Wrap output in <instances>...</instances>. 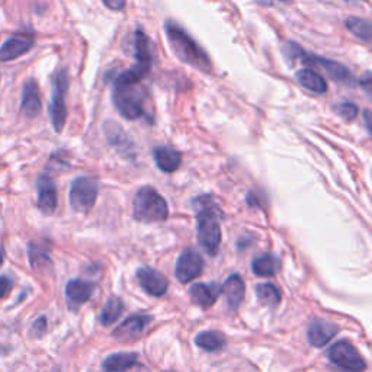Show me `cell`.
<instances>
[{"label": "cell", "mask_w": 372, "mask_h": 372, "mask_svg": "<svg viewBox=\"0 0 372 372\" xmlns=\"http://www.w3.org/2000/svg\"><path fill=\"white\" fill-rule=\"evenodd\" d=\"M164 31L172 49L175 52L179 60L203 73L211 71V60L207 53L176 22L166 20Z\"/></svg>", "instance_id": "obj_1"}, {"label": "cell", "mask_w": 372, "mask_h": 372, "mask_svg": "<svg viewBox=\"0 0 372 372\" xmlns=\"http://www.w3.org/2000/svg\"><path fill=\"white\" fill-rule=\"evenodd\" d=\"M198 243L210 256H217L221 244V229L218 215L208 195L195 200Z\"/></svg>", "instance_id": "obj_2"}, {"label": "cell", "mask_w": 372, "mask_h": 372, "mask_svg": "<svg viewBox=\"0 0 372 372\" xmlns=\"http://www.w3.org/2000/svg\"><path fill=\"white\" fill-rule=\"evenodd\" d=\"M134 218L141 222L164 221L169 208L164 198L152 186H143L137 191L133 201Z\"/></svg>", "instance_id": "obj_3"}, {"label": "cell", "mask_w": 372, "mask_h": 372, "mask_svg": "<svg viewBox=\"0 0 372 372\" xmlns=\"http://www.w3.org/2000/svg\"><path fill=\"white\" fill-rule=\"evenodd\" d=\"M284 54L285 57H288L291 61L300 59L301 61H304L308 66H313L316 68L323 70L325 73H328L329 76L336 80V82H342V83H349L352 80V74L349 71V68H346L343 64L329 60V59H323V57H318V56H310L307 54L304 49L292 41H289L285 47H284Z\"/></svg>", "instance_id": "obj_4"}, {"label": "cell", "mask_w": 372, "mask_h": 372, "mask_svg": "<svg viewBox=\"0 0 372 372\" xmlns=\"http://www.w3.org/2000/svg\"><path fill=\"white\" fill-rule=\"evenodd\" d=\"M140 83L115 82L112 99L118 112L127 119H138L144 115V101L138 88Z\"/></svg>", "instance_id": "obj_5"}, {"label": "cell", "mask_w": 372, "mask_h": 372, "mask_svg": "<svg viewBox=\"0 0 372 372\" xmlns=\"http://www.w3.org/2000/svg\"><path fill=\"white\" fill-rule=\"evenodd\" d=\"M67 89H68V76H67L66 68H61L54 74V78H53V97H52V104H49V116H52L53 127L57 133H61L66 126Z\"/></svg>", "instance_id": "obj_6"}, {"label": "cell", "mask_w": 372, "mask_h": 372, "mask_svg": "<svg viewBox=\"0 0 372 372\" xmlns=\"http://www.w3.org/2000/svg\"><path fill=\"white\" fill-rule=\"evenodd\" d=\"M97 198V181L92 176H80L70 186L68 201L76 212H89Z\"/></svg>", "instance_id": "obj_7"}, {"label": "cell", "mask_w": 372, "mask_h": 372, "mask_svg": "<svg viewBox=\"0 0 372 372\" xmlns=\"http://www.w3.org/2000/svg\"><path fill=\"white\" fill-rule=\"evenodd\" d=\"M330 362L344 372H364L366 362L348 340H340L329 349Z\"/></svg>", "instance_id": "obj_8"}, {"label": "cell", "mask_w": 372, "mask_h": 372, "mask_svg": "<svg viewBox=\"0 0 372 372\" xmlns=\"http://www.w3.org/2000/svg\"><path fill=\"white\" fill-rule=\"evenodd\" d=\"M204 270V259L201 255L193 249H186L181 253L176 268H175V275L179 280V282L186 284L192 280L198 278Z\"/></svg>", "instance_id": "obj_9"}, {"label": "cell", "mask_w": 372, "mask_h": 372, "mask_svg": "<svg viewBox=\"0 0 372 372\" xmlns=\"http://www.w3.org/2000/svg\"><path fill=\"white\" fill-rule=\"evenodd\" d=\"M35 45V37L32 32H22L11 37L0 47V61L8 63L27 54Z\"/></svg>", "instance_id": "obj_10"}, {"label": "cell", "mask_w": 372, "mask_h": 372, "mask_svg": "<svg viewBox=\"0 0 372 372\" xmlns=\"http://www.w3.org/2000/svg\"><path fill=\"white\" fill-rule=\"evenodd\" d=\"M137 278L140 282V287L148 294L153 296H162L169 287V282L163 274L153 268H140L137 272Z\"/></svg>", "instance_id": "obj_11"}, {"label": "cell", "mask_w": 372, "mask_h": 372, "mask_svg": "<svg viewBox=\"0 0 372 372\" xmlns=\"http://www.w3.org/2000/svg\"><path fill=\"white\" fill-rule=\"evenodd\" d=\"M38 208L42 214L52 215L57 208V188L54 181L48 175L38 179Z\"/></svg>", "instance_id": "obj_12"}, {"label": "cell", "mask_w": 372, "mask_h": 372, "mask_svg": "<svg viewBox=\"0 0 372 372\" xmlns=\"http://www.w3.org/2000/svg\"><path fill=\"white\" fill-rule=\"evenodd\" d=\"M150 321H152L150 316L134 314L124 321V323L114 332V336L122 342L134 340L140 337V335L144 332V329L147 328L148 323H150Z\"/></svg>", "instance_id": "obj_13"}, {"label": "cell", "mask_w": 372, "mask_h": 372, "mask_svg": "<svg viewBox=\"0 0 372 372\" xmlns=\"http://www.w3.org/2000/svg\"><path fill=\"white\" fill-rule=\"evenodd\" d=\"M337 333L339 328L335 323H330V321L326 320H316L308 328L307 337L311 346L323 348Z\"/></svg>", "instance_id": "obj_14"}, {"label": "cell", "mask_w": 372, "mask_h": 372, "mask_svg": "<svg viewBox=\"0 0 372 372\" xmlns=\"http://www.w3.org/2000/svg\"><path fill=\"white\" fill-rule=\"evenodd\" d=\"M93 294V284L83 280H71L66 285V299L68 307L76 310L79 306L85 304Z\"/></svg>", "instance_id": "obj_15"}, {"label": "cell", "mask_w": 372, "mask_h": 372, "mask_svg": "<svg viewBox=\"0 0 372 372\" xmlns=\"http://www.w3.org/2000/svg\"><path fill=\"white\" fill-rule=\"evenodd\" d=\"M41 108H42V102H41L40 88L35 80H28L23 86L20 109L28 118H35L41 114Z\"/></svg>", "instance_id": "obj_16"}, {"label": "cell", "mask_w": 372, "mask_h": 372, "mask_svg": "<svg viewBox=\"0 0 372 372\" xmlns=\"http://www.w3.org/2000/svg\"><path fill=\"white\" fill-rule=\"evenodd\" d=\"M220 294L221 287L218 284H195L189 291L191 300L203 308L211 307Z\"/></svg>", "instance_id": "obj_17"}, {"label": "cell", "mask_w": 372, "mask_h": 372, "mask_svg": "<svg viewBox=\"0 0 372 372\" xmlns=\"http://www.w3.org/2000/svg\"><path fill=\"white\" fill-rule=\"evenodd\" d=\"M153 157L157 167L164 173H172L179 169L182 163V156L175 148H170L167 145H159L153 150Z\"/></svg>", "instance_id": "obj_18"}, {"label": "cell", "mask_w": 372, "mask_h": 372, "mask_svg": "<svg viewBox=\"0 0 372 372\" xmlns=\"http://www.w3.org/2000/svg\"><path fill=\"white\" fill-rule=\"evenodd\" d=\"M244 291H246L244 281L239 274L230 275L226 280L224 285H222V294L226 295L229 307L232 310H237L240 307V304L244 300Z\"/></svg>", "instance_id": "obj_19"}, {"label": "cell", "mask_w": 372, "mask_h": 372, "mask_svg": "<svg viewBox=\"0 0 372 372\" xmlns=\"http://www.w3.org/2000/svg\"><path fill=\"white\" fill-rule=\"evenodd\" d=\"M295 78L304 89H307L311 93L323 95L328 92V83L323 79V76H320L317 71L311 68H303L300 71H296Z\"/></svg>", "instance_id": "obj_20"}, {"label": "cell", "mask_w": 372, "mask_h": 372, "mask_svg": "<svg viewBox=\"0 0 372 372\" xmlns=\"http://www.w3.org/2000/svg\"><path fill=\"white\" fill-rule=\"evenodd\" d=\"M137 362H138L137 354H131V352L114 354L105 358V361L102 362V369L105 372H124L136 366Z\"/></svg>", "instance_id": "obj_21"}, {"label": "cell", "mask_w": 372, "mask_h": 372, "mask_svg": "<svg viewBox=\"0 0 372 372\" xmlns=\"http://www.w3.org/2000/svg\"><path fill=\"white\" fill-rule=\"evenodd\" d=\"M195 342L201 349H204L207 352H217V351L224 348L226 336L220 332L208 330V332H201L200 335H198Z\"/></svg>", "instance_id": "obj_22"}, {"label": "cell", "mask_w": 372, "mask_h": 372, "mask_svg": "<svg viewBox=\"0 0 372 372\" xmlns=\"http://www.w3.org/2000/svg\"><path fill=\"white\" fill-rule=\"evenodd\" d=\"M252 268L258 277L269 278V277H274L278 272L280 260L272 255H262L253 260Z\"/></svg>", "instance_id": "obj_23"}, {"label": "cell", "mask_w": 372, "mask_h": 372, "mask_svg": "<svg viewBox=\"0 0 372 372\" xmlns=\"http://www.w3.org/2000/svg\"><path fill=\"white\" fill-rule=\"evenodd\" d=\"M134 57L136 63H147L152 64V48L150 40L141 31H136L134 34Z\"/></svg>", "instance_id": "obj_24"}, {"label": "cell", "mask_w": 372, "mask_h": 372, "mask_svg": "<svg viewBox=\"0 0 372 372\" xmlns=\"http://www.w3.org/2000/svg\"><path fill=\"white\" fill-rule=\"evenodd\" d=\"M256 295L263 306L270 308L280 306L281 303V292L274 284H259L256 287Z\"/></svg>", "instance_id": "obj_25"}, {"label": "cell", "mask_w": 372, "mask_h": 372, "mask_svg": "<svg viewBox=\"0 0 372 372\" xmlns=\"http://www.w3.org/2000/svg\"><path fill=\"white\" fill-rule=\"evenodd\" d=\"M344 25H346V28H348L356 38H359L365 42L371 41L372 27H371V22L368 19L351 16V18L346 19Z\"/></svg>", "instance_id": "obj_26"}, {"label": "cell", "mask_w": 372, "mask_h": 372, "mask_svg": "<svg viewBox=\"0 0 372 372\" xmlns=\"http://www.w3.org/2000/svg\"><path fill=\"white\" fill-rule=\"evenodd\" d=\"M124 311V304L116 296H111V299L105 303L102 313H101V323L108 328L112 326L115 321L119 318V316Z\"/></svg>", "instance_id": "obj_27"}, {"label": "cell", "mask_w": 372, "mask_h": 372, "mask_svg": "<svg viewBox=\"0 0 372 372\" xmlns=\"http://www.w3.org/2000/svg\"><path fill=\"white\" fill-rule=\"evenodd\" d=\"M30 262H31L34 269L44 268V266L52 263V262H49L48 253L42 249V247H40V246H37L34 243H31V246H30Z\"/></svg>", "instance_id": "obj_28"}, {"label": "cell", "mask_w": 372, "mask_h": 372, "mask_svg": "<svg viewBox=\"0 0 372 372\" xmlns=\"http://www.w3.org/2000/svg\"><path fill=\"white\" fill-rule=\"evenodd\" d=\"M336 114H339L344 121H354L358 116V107L352 102H342L335 107Z\"/></svg>", "instance_id": "obj_29"}, {"label": "cell", "mask_w": 372, "mask_h": 372, "mask_svg": "<svg viewBox=\"0 0 372 372\" xmlns=\"http://www.w3.org/2000/svg\"><path fill=\"white\" fill-rule=\"evenodd\" d=\"M12 288H13V282L11 281V278L0 277V300L8 296L12 291Z\"/></svg>", "instance_id": "obj_30"}, {"label": "cell", "mask_w": 372, "mask_h": 372, "mask_svg": "<svg viewBox=\"0 0 372 372\" xmlns=\"http://www.w3.org/2000/svg\"><path fill=\"white\" fill-rule=\"evenodd\" d=\"M45 330H47V320H45V317H40L32 326V333H35L37 336H41V335H44Z\"/></svg>", "instance_id": "obj_31"}, {"label": "cell", "mask_w": 372, "mask_h": 372, "mask_svg": "<svg viewBox=\"0 0 372 372\" xmlns=\"http://www.w3.org/2000/svg\"><path fill=\"white\" fill-rule=\"evenodd\" d=\"M102 2L111 11H122L124 6H126L127 0H102Z\"/></svg>", "instance_id": "obj_32"}, {"label": "cell", "mask_w": 372, "mask_h": 372, "mask_svg": "<svg viewBox=\"0 0 372 372\" xmlns=\"http://www.w3.org/2000/svg\"><path fill=\"white\" fill-rule=\"evenodd\" d=\"M364 118H365V126H366L368 131L371 133V111H369V109H366V111L364 112Z\"/></svg>", "instance_id": "obj_33"}, {"label": "cell", "mask_w": 372, "mask_h": 372, "mask_svg": "<svg viewBox=\"0 0 372 372\" xmlns=\"http://www.w3.org/2000/svg\"><path fill=\"white\" fill-rule=\"evenodd\" d=\"M2 265H4V252L0 251V266H2Z\"/></svg>", "instance_id": "obj_34"}, {"label": "cell", "mask_w": 372, "mask_h": 372, "mask_svg": "<svg viewBox=\"0 0 372 372\" xmlns=\"http://www.w3.org/2000/svg\"><path fill=\"white\" fill-rule=\"evenodd\" d=\"M282 2H287V0H282Z\"/></svg>", "instance_id": "obj_35"}]
</instances>
